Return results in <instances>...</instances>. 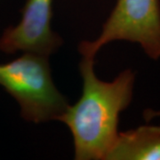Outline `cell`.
Segmentation results:
<instances>
[{
  "label": "cell",
  "instance_id": "obj_1",
  "mask_svg": "<svg viewBox=\"0 0 160 160\" xmlns=\"http://www.w3.org/2000/svg\"><path fill=\"white\" fill-rule=\"evenodd\" d=\"M93 67L94 58L83 56L79 65L82 95L57 119L71 132L78 160L107 159L119 134L120 113L132 98L135 77L132 70H124L113 81L105 82L96 77Z\"/></svg>",
  "mask_w": 160,
  "mask_h": 160
},
{
  "label": "cell",
  "instance_id": "obj_2",
  "mask_svg": "<svg viewBox=\"0 0 160 160\" xmlns=\"http://www.w3.org/2000/svg\"><path fill=\"white\" fill-rule=\"evenodd\" d=\"M47 59L26 52L0 64V86L17 101L23 118L36 124L57 120L69 107L67 99L52 82Z\"/></svg>",
  "mask_w": 160,
  "mask_h": 160
},
{
  "label": "cell",
  "instance_id": "obj_3",
  "mask_svg": "<svg viewBox=\"0 0 160 160\" xmlns=\"http://www.w3.org/2000/svg\"><path fill=\"white\" fill-rule=\"evenodd\" d=\"M115 40L136 43L153 60L160 58V0H118L93 41L81 42L79 52L95 58L98 51Z\"/></svg>",
  "mask_w": 160,
  "mask_h": 160
},
{
  "label": "cell",
  "instance_id": "obj_4",
  "mask_svg": "<svg viewBox=\"0 0 160 160\" xmlns=\"http://www.w3.org/2000/svg\"><path fill=\"white\" fill-rule=\"evenodd\" d=\"M52 0H27L22 18L15 27H9L0 38V50L18 51L49 56L62 41L51 29Z\"/></svg>",
  "mask_w": 160,
  "mask_h": 160
},
{
  "label": "cell",
  "instance_id": "obj_5",
  "mask_svg": "<svg viewBox=\"0 0 160 160\" xmlns=\"http://www.w3.org/2000/svg\"><path fill=\"white\" fill-rule=\"evenodd\" d=\"M108 160H160V126H142L119 132Z\"/></svg>",
  "mask_w": 160,
  "mask_h": 160
},
{
  "label": "cell",
  "instance_id": "obj_6",
  "mask_svg": "<svg viewBox=\"0 0 160 160\" xmlns=\"http://www.w3.org/2000/svg\"><path fill=\"white\" fill-rule=\"evenodd\" d=\"M155 117H160V111H154V110H151V109H147L144 112V118H145V119L148 120V121L155 118Z\"/></svg>",
  "mask_w": 160,
  "mask_h": 160
}]
</instances>
